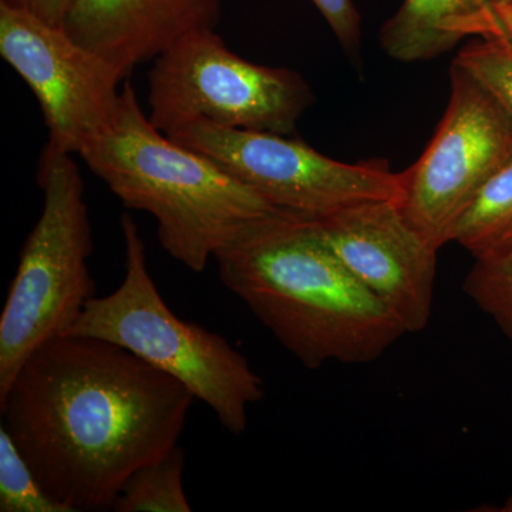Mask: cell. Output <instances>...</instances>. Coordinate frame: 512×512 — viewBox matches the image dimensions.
<instances>
[{
  "label": "cell",
  "instance_id": "18",
  "mask_svg": "<svg viewBox=\"0 0 512 512\" xmlns=\"http://www.w3.org/2000/svg\"><path fill=\"white\" fill-rule=\"evenodd\" d=\"M348 56L359 60L362 52V18L353 0H311Z\"/></svg>",
  "mask_w": 512,
  "mask_h": 512
},
{
  "label": "cell",
  "instance_id": "11",
  "mask_svg": "<svg viewBox=\"0 0 512 512\" xmlns=\"http://www.w3.org/2000/svg\"><path fill=\"white\" fill-rule=\"evenodd\" d=\"M222 0H70L63 28L123 79L185 36L217 28Z\"/></svg>",
  "mask_w": 512,
  "mask_h": 512
},
{
  "label": "cell",
  "instance_id": "6",
  "mask_svg": "<svg viewBox=\"0 0 512 512\" xmlns=\"http://www.w3.org/2000/svg\"><path fill=\"white\" fill-rule=\"evenodd\" d=\"M148 87V119L167 136L198 121L292 136L313 101L298 73L242 59L215 29L191 33L158 56Z\"/></svg>",
  "mask_w": 512,
  "mask_h": 512
},
{
  "label": "cell",
  "instance_id": "20",
  "mask_svg": "<svg viewBox=\"0 0 512 512\" xmlns=\"http://www.w3.org/2000/svg\"><path fill=\"white\" fill-rule=\"evenodd\" d=\"M498 512H512V491L510 495H508L507 500L504 501V504L501 505V508H498Z\"/></svg>",
  "mask_w": 512,
  "mask_h": 512
},
{
  "label": "cell",
  "instance_id": "14",
  "mask_svg": "<svg viewBox=\"0 0 512 512\" xmlns=\"http://www.w3.org/2000/svg\"><path fill=\"white\" fill-rule=\"evenodd\" d=\"M184 466V448L177 446L160 460L138 468L124 484L113 511L191 512L183 485Z\"/></svg>",
  "mask_w": 512,
  "mask_h": 512
},
{
  "label": "cell",
  "instance_id": "1",
  "mask_svg": "<svg viewBox=\"0 0 512 512\" xmlns=\"http://www.w3.org/2000/svg\"><path fill=\"white\" fill-rule=\"evenodd\" d=\"M194 394L127 349L49 340L0 394L2 426L50 497L113 511L128 478L178 446Z\"/></svg>",
  "mask_w": 512,
  "mask_h": 512
},
{
  "label": "cell",
  "instance_id": "9",
  "mask_svg": "<svg viewBox=\"0 0 512 512\" xmlns=\"http://www.w3.org/2000/svg\"><path fill=\"white\" fill-rule=\"evenodd\" d=\"M0 55L39 101L49 130L42 154L80 156L116 116L123 76L63 26L0 5Z\"/></svg>",
  "mask_w": 512,
  "mask_h": 512
},
{
  "label": "cell",
  "instance_id": "19",
  "mask_svg": "<svg viewBox=\"0 0 512 512\" xmlns=\"http://www.w3.org/2000/svg\"><path fill=\"white\" fill-rule=\"evenodd\" d=\"M0 5L32 13L50 25L62 26L70 0H0Z\"/></svg>",
  "mask_w": 512,
  "mask_h": 512
},
{
  "label": "cell",
  "instance_id": "16",
  "mask_svg": "<svg viewBox=\"0 0 512 512\" xmlns=\"http://www.w3.org/2000/svg\"><path fill=\"white\" fill-rule=\"evenodd\" d=\"M463 291L512 343V256L474 261Z\"/></svg>",
  "mask_w": 512,
  "mask_h": 512
},
{
  "label": "cell",
  "instance_id": "3",
  "mask_svg": "<svg viewBox=\"0 0 512 512\" xmlns=\"http://www.w3.org/2000/svg\"><path fill=\"white\" fill-rule=\"evenodd\" d=\"M124 207L157 221L161 247L201 274L249 222L278 210L211 158L158 130L130 82L109 127L82 153Z\"/></svg>",
  "mask_w": 512,
  "mask_h": 512
},
{
  "label": "cell",
  "instance_id": "8",
  "mask_svg": "<svg viewBox=\"0 0 512 512\" xmlns=\"http://www.w3.org/2000/svg\"><path fill=\"white\" fill-rule=\"evenodd\" d=\"M512 158V119L463 67L451 63L450 99L419 160L400 173V210L437 248L477 192Z\"/></svg>",
  "mask_w": 512,
  "mask_h": 512
},
{
  "label": "cell",
  "instance_id": "5",
  "mask_svg": "<svg viewBox=\"0 0 512 512\" xmlns=\"http://www.w3.org/2000/svg\"><path fill=\"white\" fill-rule=\"evenodd\" d=\"M43 211L20 251L0 315V394L40 346L66 335L96 293L89 269L92 224L72 156L42 154Z\"/></svg>",
  "mask_w": 512,
  "mask_h": 512
},
{
  "label": "cell",
  "instance_id": "12",
  "mask_svg": "<svg viewBox=\"0 0 512 512\" xmlns=\"http://www.w3.org/2000/svg\"><path fill=\"white\" fill-rule=\"evenodd\" d=\"M468 37L512 40V0H403L383 23L379 42L396 62L416 63L436 59Z\"/></svg>",
  "mask_w": 512,
  "mask_h": 512
},
{
  "label": "cell",
  "instance_id": "7",
  "mask_svg": "<svg viewBox=\"0 0 512 512\" xmlns=\"http://www.w3.org/2000/svg\"><path fill=\"white\" fill-rule=\"evenodd\" d=\"M168 137L211 158L275 208L306 217L399 200L402 190L400 173L386 160L343 163L285 134L198 121Z\"/></svg>",
  "mask_w": 512,
  "mask_h": 512
},
{
  "label": "cell",
  "instance_id": "15",
  "mask_svg": "<svg viewBox=\"0 0 512 512\" xmlns=\"http://www.w3.org/2000/svg\"><path fill=\"white\" fill-rule=\"evenodd\" d=\"M0 512H70L46 493L3 426H0Z\"/></svg>",
  "mask_w": 512,
  "mask_h": 512
},
{
  "label": "cell",
  "instance_id": "17",
  "mask_svg": "<svg viewBox=\"0 0 512 512\" xmlns=\"http://www.w3.org/2000/svg\"><path fill=\"white\" fill-rule=\"evenodd\" d=\"M453 63L471 74L512 119V40L474 39Z\"/></svg>",
  "mask_w": 512,
  "mask_h": 512
},
{
  "label": "cell",
  "instance_id": "13",
  "mask_svg": "<svg viewBox=\"0 0 512 512\" xmlns=\"http://www.w3.org/2000/svg\"><path fill=\"white\" fill-rule=\"evenodd\" d=\"M453 242L474 261L512 256V158L477 192L457 222Z\"/></svg>",
  "mask_w": 512,
  "mask_h": 512
},
{
  "label": "cell",
  "instance_id": "4",
  "mask_svg": "<svg viewBox=\"0 0 512 512\" xmlns=\"http://www.w3.org/2000/svg\"><path fill=\"white\" fill-rule=\"evenodd\" d=\"M126 275L116 291L94 296L66 335L116 343L184 384L225 430L242 434L249 407L265 396L247 357L218 333L187 322L165 303L147 266L146 244L130 215L121 218Z\"/></svg>",
  "mask_w": 512,
  "mask_h": 512
},
{
  "label": "cell",
  "instance_id": "2",
  "mask_svg": "<svg viewBox=\"0 0 512 512\" xmlns=\"http://www.w3.org/2000/svg\"><path fill=\"white\" fill-rule=\"evenodd\" d=\"M214 259L221 284L308 369L375 362L407 335L306 215L269 212L245 225Z\"/></svg>",
  "mask_w": 512,
  "mask_h": 512
},
{
  "label": "cell",
  "instance_id": "10",
  "mask_svg": "<svg viewBox=\"0 0 512 512\" xmlns=\"http://www.w3.org/2000/svg\"><path fill=\"white\" fill-rule=\"evenodd\" d=\"M311 218L320 239L407 335L429 326L440 248L413 227L397 200L363 202Z\"/></svg>",
  "mask_w": 512,
  "mask_h": 512
}]
</instances>
